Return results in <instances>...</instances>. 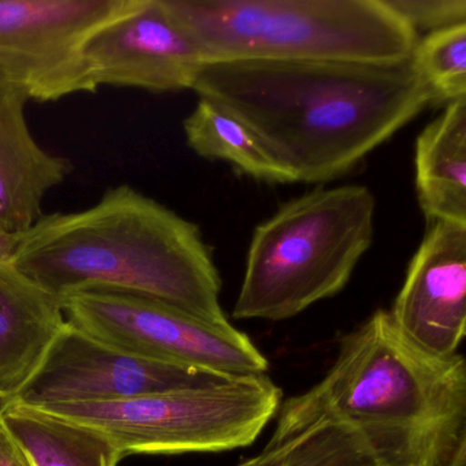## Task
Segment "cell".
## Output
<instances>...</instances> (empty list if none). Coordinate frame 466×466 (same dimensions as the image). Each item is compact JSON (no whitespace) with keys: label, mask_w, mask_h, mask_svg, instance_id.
Here are the masks:
<instances>
[{"label":"cell","mask_w":466,"mask_h":466,"mask_svg":"<svg viewBox=\"0 0 466 466\" xmlns=\"http://www.w3.org/2000/svg\"><path fill=\"white\" fill-rule=\"evenodd\" d=\"M2 421L35 466H118L125 457L100 431L43 409L17 403Z\"/></svg>","instance_id":"16"},{"label":"cell","mask_w":466,"mask_h":466,"mask_svg":"<svg viewBox=\"0 0 466 466\" xmlns=\"http://www.w3.org/2000/svg\"><path fill=\"white\" fill-rule=\"evenodd\" d=\"M12 263L58 299L111 291L230 323L200 228L129 185L83 211L43 215L21 234Z\"/></svg>","instance_id":"2"},{"label":"cell","mask_w":466,"mask_h":466,"mask_svg":"<svg viewBox=\"0 0 466 466\" xmlns=\"http://www.w3.org/2000/svg\"><path fill=\"white\" fill-rule=\"evenodd\" d=\"M67 320L61 299L0 260V392L17 398Z\"/></svg>","instance_id":"13"},{"label":"cell","mask_w":466,"mask_h":466,"mask_svg":"<svg viewBox=\"0 0 466 466\" xmlns=\"http://www.w3.org/2000/svg\"><path fill=\"white\" fill-rule=\"evenodd\" d=\"M83 61L95 91L116 86L151 94L192 89L204 64L162 0H133L125 15L86 40Z\"/></svg>","instance_id":"10"},{"label":"cell","mask_w":466,"mask_h":466,"mask_svg":"<svg viewBox=\"0 0 466 466\" xmlns=\"http://www.w3.org/2000/svg\"><path fill=\"white\" fill-rule=\"evenodd\" d=\"M204 62L400 64L419 34L384 0H162Z\"/></svg>","instance_id":"4"},{"label":"cell","mask_w":466,"mask_h":466,"mask_svg":"<svg viewBox=\"0 0 466 466\" xmlns=\"http://www.w3.org/2000/svg\"><path fill=\"white\" fill-rule=\"evenodd\" d=\"M416 193L428 222L466 226V96L447 103L414 149Z\"/></svg>","instance_id":"15"},{"label":"cell","mask_w":466,"mask_h":466,"mask_svg":"<svg viewBox=\"0 0 466 466\" xmlns=\"http://www.w3.org/2000/svg\"><path fill=\"white\" fill-rule=\"evenodd\" d=\"M133 0H0V78L32 100L95 94L83 61L86 40Z\"/></svg>","instance_id":"8"},{"label":"cell","mask_w":466,"mask_h":466,"mask_svg":"<svg viewBox=\"0 0 466 466\" xmlns=\"http://www.w3.org/2000/svg\"><path fill=\"white\" fill-rule=\"evenodd\" d=\"M411 62L435 103L466 96V24L430 32L419 39Z\"/></svg>","instance_id":"18"},{"label":"cell","mask_w":466,"mask_h":466,"mask_svg":"<svg viewBox=\"0 0 466 466\" xmlns=\"http://www.w3.org/2000/svg\"><path fill=\"white\" fill-rule=\"evenodd\" d=\"M76 329L121 350L226 378L264 375L268 360L233 324H214L154 299L83 291L61 299Z\"/></svg>","instance_id":"7"},{"label":"cell","mask_w":466,"mask_h":466,"mask_svg":"<svg viewBox=\"0 0 466 466\" xmlns=\"http://www.w3.org/2000/svg\"><path fill=\"white\" fill-rule=\"evenodd\" d=\"M416 34L466 24V0H384Z\"/></svg>","instance_id":"19"},{"label":"cell","mask_w":466,"mask_h":466,"mask_svg":"<svg viewBox=\"0 0 466 466\" xmlns=\"http://www.w3.org/2000/svg\"><path fill=\"white\" fill-rule=\"evenodd\" d=\"M375 212L362 185L318 187L283 204L253 231L233 318L286 320L337 296L372 245Z\"/></svg>","instance_id":"5"},{"label":"cell","mask_w":466,"mask_h":466,"mask_svg":"<svg viewBox=\"0 0 466 466\" xmlns=\"http://www.w3.org/2000/svg\"><path fill=\"white\" fill-rule=\"evenodd\" d=\"M192 91L241 122L290 182H329L435 105L400 64L204 62Z\"/></svg>","instance_id":"1"},{"label":"cell","mask_w":466,"mask_h":466,"mask_svg":"<svg viewBox=\"0 0 466 466\" xmlns=\"http://www.w3.org/2000/svg\"><path fill=\"white\" fill-rule=\"evenodd\" d=\"M271 438L239 466H380L359 433L308 390L285 400Z\"/></svg>","instance_id":"14"},{"label":"cell","mask_w":466,"mask_h":466,"mask_svg":"<svg viewBox=\"0 0 466 466\" xmlns=\"http://www.w3.org/2000/svg\"><path fill=\"white\" fill-rule=\"evenodd\" d=\"M0 466H35L17 439L0 421Z\"/></svg>","instance_id":"20"},{"label":"cell","mask_w":466,"mask_h":466,"mask_svg":"<svg viewBox=\"0 0 466 466\" xmlns=\"http://www.w3.org/2000/svg\"><path fill=\"white\" fill-rule=\"evenodd\" d=\"M31 97L0 78V231L21 236L43 218L46 196L66 181L73 165L40 147L29 129Z\"/></svg>","instance_id":"12"},{"label":"cell","mask_w":466,"mask_h":466,"mask_svg":"<svg viewBox=\"0 0 466 466\" xmlns=\"http://www.w3.org/2000/svg\"><path fill=\"white\" fill-rule=\"evenodd\" d=\"M309 391L359 433L380 466H446L466 443L465 359L414 348L389 310L342 338L334 364Z\"/></svg>","instance_id":"3"},{"label":"cell","mask_w":466,"mask_h":466,"mask_svg":"<svg viewBox=\"0 0 466 466\" xmlns=\"http://www.w3.org/2000/svg\"><path fill=\"white\" fill-rule=\"evenodd\" d=\"M280 405L282 390L264 373L116 402L37 409L100 431L124 455H174L250 446Z\"/></svg>","instance_id":"6"},{"label":"cell","mask_w":466,"mask_h":466,"mask_svg":"<svg viewBox=\"0 0 466 466\" xmlns=\"http://www.w3.org/2000/svg\"><path fill=\"white\" fill-rule=\"evenodd\" d=\"M226 379L230 378L121 350L67 321L17 402L29 408L116 402Z\"/></svg>","instance_id":"9"},{"label":"cell","mask_w":466,"mask_h":466,"mask_svg":"<svg viewBox=\"0 0 466 466\" xmlns=\"http://www.w3.org/2000/svg\"><path fill=\"white\" fill-rule=\"evenodd\" d=\"M20 237L0 231V260L12 261L15 248H17L18 241H20Z\"/></svg>","instance_id":"21"},{"label":"cell","mask_w":466,"mask_h":466,"mask_svg":"<svg viewBox=\"0 0 466 466\" xmlns=\"http://www.w3.org/2000/svg\"><path fill=\"white\" fill-rule=\"evenodd\" d=\"M187 146L207 159L225 160L250 178L269 184H290L255 136L233 116L207 100L198 99L185 118Z\"/></svg>","instance_id":"17"},{"label":"cell","mask_w":466,"mask_h":466,"mask_svg":"<svg viewBox=\"0 0 466 466\" xmlns=\"http://www.w3.org/2000/svg\"><path fill=\"white\" fill-rule=\"evenodd\" d=\"M17 398L10 397V395H5L0 392V421L4 419L5 414L15 408L17 405Z\"/></svg>","instance_id":"22"},{"label":"cell","mask_w":466,"mask_h":466,"mask_svg":"<svg viewBox=\"0 0 466 466\" xmlns=\"http://www.w3.org/2000/svg\"><path fill=\"white\" fill-rule=\"evenodd\" d=\"M389 315L414 348L439 359L458 354L466 334V226L431 223Z\"/></svg>","instance_id":"11"}]
</instances>
